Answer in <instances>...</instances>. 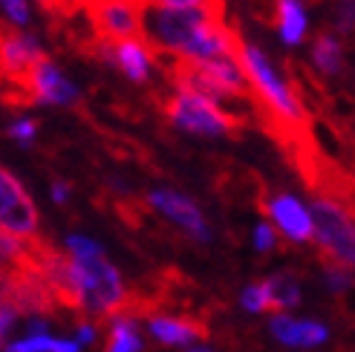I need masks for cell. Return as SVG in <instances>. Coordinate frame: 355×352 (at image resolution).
Returning <instances> with one entry per match:
<instances>
[{
  "mask_svg": "<svg viewBox=\"0 0 355 352\" xmlns=\"http://www.w3.org/2000/svg\"><path fill=\"white\" fill-rule=\"evenodd\" d=\"M148 202L159 211V214H165L171 222H176L180 228H185V234H191L193 240L200 243H208L211 240V231H208V222L202 217V211L197 208V202H191L188 197L176 191H153Z\"/></svg>",
  "mask_w": 355,
  "mask_h": 352,
  "instance_id": "ba28073f",
  "label": "cell"
},
{
  "mask_svg": "<svg viewBox=\"0 0 355 352\" xmlns=\"http://www.w3.org/2000/svg\"><path fill=\"white\" fill-rule=\"evenodd\" d=\"M44 61V52L32 35L21 32L15 24L0 21V104L6 107H32L35 69Z\"/></svg>",
  "mask_w": 355,
  "mask_h": 352,
  "instance_id": "6da1fadb",
  "label": "cell"
},
{
  "mask_svg": "<svg viewBox=\"0 0 355 352\" xmlns=\"http://www.w3.org/2000/svg\"><path fill=\"white\" fill-rule=\"evenodd\" d=\"M324 280H327V286L329 292H349L355 286V274L344 266H332V263H327V272H324Z\"/></svg>",
  "mask_w": 355,
  "mask_h": 352,
  "instance_id": "d6986e66",
  "label": "cell"
},
{
  "mask_svg": "<svg viewBox=\"0 0 355 352\" xmlns=\"http://www.w3.org/2000/svg\"><path fill=\"white\" fill-rule=\"evenodd\" d=\"M260 208L272 217L275 228L286 240H292V243H309L315 237L309 208L300 200H295L292 193H275V197L260 202Z\"/></svg>",
  "mask_w": 355,
  "mask_h": 352,
  "instance_id": "52a82bcc",
  "label": "cell"
},
{
  "mask_svg": "<svg viewBox=\"0 0 355 352\" xmlns=\"http://www.w3.org/2000/svg\"><path fill=\"white\" fill-rule=\"evenodd\" d=\"M185 352H214L211 346H202V344H191V346H185Z\"/></svg>",
  "mask_w": 355,
  "mask_h": 352,
  "instance_id": "f1b7e54d",
  "label": "cell"
},
{
  "mask_svg": "<svg viewBox=\"0 0 355 352\" xmlns=\"http://www.w3.org/2000/svg\"><path fill=\"white\" fill-rule=\"evenodd\" d=\"M338 26L341 29L355 26V0H341L338 3Z\"/></svg>",
  "mask_w": 355,
  "mask_h": 352,
  "instance_id": "484cf974",
  "label": "cell"
},
{
  "mask_svg": "<svg viewBox=\"0 0 355 352\" xmlns=\"http://www.w3.org/2000/svg\"><path fill=\"white\" fill-rule=\"evenodd\" d=\"M269 329H272L275 341H280L283 346H292V349H315L329 341L327 324L309 321V318H292L289 312L272 315Z\"/></svg>",
  "mask_w": 355,
  "mask_h": 352,
  "instance_id": "9c48e42d",
  "label": "cell"
},
{
  "mask_svg": "<svg viewBox=\"0 0 355 352\" xmlns=\"http://www.w3.org/2000/svg\"><path fill=\"white\" fill-rule=\"evenodd\" d=\"M76 277H78V292H81V315L90 318H116L124 312L130 301V292L124 289V280L119 269L104 257V252L81 254L73 257Z\"/></svg>",
  "mask_w": 355,
  "mask_h": 352,
  "instance_id": "7a4b0ae2",
  "label": "cell"
},
{
  "mask_svg": "<svg viewBox=\"0 0 355 352\" xmlns=\"http://www.w3.org/2000/svg\"><path fill=\"white\" fill-rule=\"evenodd\" d=\"M116 67L124 69V76L133 81H148V69H150V55L148 46L141 38H130V41H119L116 44Z\"/></svg>",
  "mask_w": 355,
  "mask_h": 352,
  "instance_id": "7c38bea8",
  "label": "cell"
},
{
  "mask_svg": "<svg viewBox=\"0 0 355 352\" xmlns=\"http://www.w3.org/2000/svg\"><path fill=\"white\" fill-rule=\"evenodd\" d=\"M141 3L145 0H78L76 9L87 15V24L98 41L141 38Z\"/></svg>",
  "mask_w": 355,
  "mask_h": 352,
  "instance_id": "5b68a950",
  "label": "cell"
},
{
  "mask_svg": "<svg viewBox=\"0 0 355 352\" xmlns=\"http://www.w3.org/2000/svg\"><path fill=\"white\" fill-rule=\"evenodd\" d=\"M141 338L136 329V318L130 315H116L110 321V335H107V346L104 352H141Z\"/></svg>",
  "mask_w": 355,
  "mask_h": 352,
  "instance_id": "5bb4252c",
  "label": "cell"
},
{
  "mask_svg": "<svg viewBox=\"0 0 355 352\" xmlns=\"http://www.w3.org/2000/svg\"><path fill=\"white\" fill-rule=\"evenodd\" d=\"M148 326H150V335L165 346H191L193 341L208 335L205 324L193 318H171V315H150Z\"/></svg>",
  "mask_w": 355,
  "mask_h": 352,
  "instance_id": "30bf717a",
  "label": "cell"
},
{
  "mask_svg": "<svg viewBox=\"0 0 355 352\" xmlns=\"http://www.w3.org/2000/svg\"><path fill=\"white\" fill-rule=\"evenodd\" d=\"M44 6V12H49L52 17H58V21H67V17H73L78 9L69 3V0H38Z\"/></svg>",
  "mask_w": 355,
  "mask_h": 352,
  "instance_id": "7402d4cb",
  "label": "cell"
},
{
  "mask_svg": "<svg viewBox=\"0 0 355 352\" xmlns=\"http://www.w3.org/2000/svg\"><path fill=\"white\" fill-rule=\"evenodd\" d=\"M277 26L283 44L297 46L306 35V12L300 0H277Z\"/></svg>",
  "mask_w": 355,
  "mask_h": 352,
  "instance_id": "4fadbf2b",
  "label": "cell"
},
{
  "mask_svg": "<svg viewBox=\"0 0 355 352\" xmlns=\"http://www.w3.org/2000/svg\"><path fill=\"white\" fill-rule=\"evenodd\" d=\"M76 341H78V346H87V344H93L96 341V326H90V324H78V335H76Z\"/></svg>",
  "mask_w": 355,
  "mask_h": 352,
  "instance_id": "4316f807",
  "label": "cell"
},
{
  "mask_svg": "<svg viewBox=\"0 0 355 352\" xmlns=\"http://www.w3.org/2000/svg\"><path fill=\"white\" fill-rule=\"evenodd\" d=\"M52 200H55L58 205H64L69 200V188L64 182H55V185H52Z\"/></svg>",
  "mask_w": 355,
  "mask_h": 352,
  "instance_id": "83f0119b",
  "label": "cell"
},
{
  "mask_svg": "<svg viewBox=\"0 0 355 352\" xmlns=\"http://www.w3.org/2000/svg\"><path fill=\"white\" fill-rule=\"evenodd\" d=\"M309 214L315 228L312 240L318 243L327 263L355 272V211L341 200L315 197Z\"/></svg>",
  "mask_w": 355,
  "mask_h": 352,
  "instance_id": "3957f363",
  "label": "cell"
},
{
  "mask_svg": "<svg viewBox=\"0 0 355 352\" xmlns=\"http://www.w3.org/2000/svg\"><path fill=\"white\" fill-rule=\"evenodd\" d=\"M277 245V231H275V225L269 222H260L254 228V249L257 252H272Z\"/></svg>",
  "mask_w": 355,
  "mask_h": 352,
  "instance_id": "44dd1931",
  "label": "cell"
},
{
  "mask_svg": "<svg viewBox=\"0 0 355 352\" xmlns=\"http://www.w3.org/2000/svg\"><path fill=\"white\" fill-rule=\"evenodd\" d=\"M162 110L171 125L188 133H200V136H240V130L245 127L243 116L223 110L214 101H205L200 96L182 93V90L168 96Z\"/></svg>",
  "mask_w": 355,
  "mask_h": 352,
  "instance_id": "277c9868",
  "label": "cell"
},
{
  "mask_svg": "<svg viewBox=\"0 0 355 352\" xmlns=\"http://www.w3.org/2000/svg\"><path fill=\"white\" fill-rule=\"evenodd\" d=\"M69 3H73V6H76V3H78V0H69Z\"/></svg>",
  "mask_w": 355,
  "mask_h": 352,
  "instance_id": "f546056e",
  "label": "cell"
},
{
  "mask_svg": "<svg viewBox=\"0 0 355 352\" xmlns=\"http://www.w3.org/2000/svg\"><path fill=\"white\" fill-rule=\"evenodd\" d=\"M12 139H17V142H32L35 133H38V121H32V118H21V121H15V125L6 130Z\"/></svg>",
  "mask_w": 355,
  "mask_h": 352,
  "instance_id": "603a6c76",
  "label": "cell"
},
{
  "mask_svg": "<svg viewBox=\"0 0 355 352\" xmlns=\"http://www.w3.org/2000/svg\"><path fill=\"white\" fill-rule=\"evenodd\" d=\"M266 289H269V301H272V312H289L300 303V283L292 274H272L269 280H263Z\"/></svg>",
  "mask_w": 355,
  "mask_h": 352,
  "instance_id": "9a60e30c",
  "label": "cell"
},
{
  "mask_svg": "<svg viewBox=\"0 0 355 352\" xmlns=\"http://www.w3.org/2000/svg\"><path fill=\"white\" fill-rule=\"evenodd\" d=\"M240 303L245 312L252 315H260V312H272V301H269V289H266V283L260 280V283H248L240 294Z\"/></svg>",
  "mask_w": 355,
  "mask_h": 352,
  "instance_id": "ac0fdd59",
  "label": "cell"
},
{
  "mask_svg": "<svg viewBox=\"0 0 355 352\" xmlns=\"http://www.w3.org/2000/svg\"><path fill=\"white\" fill-rule=\"evenodd\" d=\"M38 208L15 173L0 168V234L29 240L38 234Z\"/></svg>",
  "mask_w": 355,
  "mask_h": 352,
  "instance_id": "8992f818",
  "label": "cell"
},
{
  "mask_svg": "<svg viewBox=\"0 0 355 352\" xmlns=\"http://www.w3.org/2000/svg\"><path fill=\"white\" fill-rule=\"evenodd\" d=\"M17 321V312L15 309H6V306H0V349H6V335L12 332Z\"/></svg>",
  "mask_w": 355,
  "mask_h": 352,
  "instance_id": "d4e9b609",
  "label": "cell"
},
{
  "mask_svg": "<svg viewBox=\"0 0 355 352\" xmlns=\"http://www.w3.org/2000/svg\"><path fill=\"white\" fill-rule=\"evenodd\" d=\"M6 9V15L12 17V24L15 26H24L29 24V9H26V0H0Z\"/></svg>",
  "mask_w": 355,
  "mask_h": 352,
  "instance_id": "cb8c5ba5",
  "label": "cell"
},
{
  "mask_svg": "<svg viewBox=\"0 0 355 352\" xmlns=\"http://www.w3.org/2000/svg\"><path fill=\"white\" fill-rule=\"evenodd\" d=\"M159 3L173 6V9H211V12L225 15V0H159Z\"/></svg>",
  "mask_w": 355,
  "mask_h": 352,
  "instance_id": "ffe728a7",
  "label": "cell"
},
{
  "mask_svg": "<svg viewBox=\"0 0 355 352\" xmlns=\"http://www.w3.org/2000/svg\"><path fill=\"white\" fill-rule=\"evenodd\" d=\"M3 352H81L73 338H52V335H26L15 344H6Z\"/></svg>",
  "mask_w": 355,
  "mask_h": 352,
  "instance_id": "2e32d148",
  "label": "cell"
},
{
  "mask_svg": "<svg viewBox=\"0 0 355 352\" xmlns=\"http://www.w3.org/2000/svg\"><path fill=\"white\" fill-rule=\"evenodd\" d=\"M312 58L315 64L324 69V73H338L341 69V44L332 38V35H318L315 38V46H312Z\"/></svg>",
  "mask_w": 355,
  "mask_h": 352,
  "instance_id": "e0dca14e",
  "label": "cell"
},
{
  "mask_svg": "<svg viewBox=\"0 0 355 352\" xmlns=\"http://www.w3.org/2000/svg\"><path fill=\"white\" fill-rule=\"evenodd\" d=\"M35 96H38V101H46V104H76L78 101L76 87L69 84L61 76V69L55 64H49L46 58L38 64V69H35Z\"/></svg>",
  "mask_w": 355,
  "mask_h": 352,
  "instance_id": "8fae6325",
  "label": "cell"
}]
</instances>
